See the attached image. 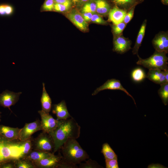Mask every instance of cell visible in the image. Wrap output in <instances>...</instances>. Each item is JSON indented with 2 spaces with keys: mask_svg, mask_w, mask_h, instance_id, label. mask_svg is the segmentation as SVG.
Returning a JSON list of instances; mask_svg holds the SVG:
<instances>
[{
  "mask_svg": "<svg viewBox=\"0 0 168 168\" xmlns=\"http://www.w3.org/2000/svg\"><path fill=\"white\" fill-rule=\"evenodd\" d=\"M32 139L9 140L0 134V164L25 157L33 149Z\"/></svg>",
  "mask_w": 168,
  "mask_h": 168,
  "instance_id": "obj_1",
  "label": "cell"
},
{
  "mask_svg": "<svg viewBox=\"0 0 168 168\" xmlns=\"http://www.w3.org/2000/svg\"><path fill=\"white\" fill-rule=\"evenodd\" d=\"M81 127L72 117L58 120L56 127L48 133L52 137L54 144L53 153L60 149L69 138L77 139L80 137Z\"/></svg>",
  "mask_w": 168,
  "mask_h": 168,
  "instance_id": "obj_2",
  "label": "cell"
},
{
  "mask_svg": "<svg viewBox=\"0 0 168 168\" xmlns=\"http://www.w3.org/2000/svg\"><path fill=\"white\" fill-rule=\"evenodd\" d=\"M76 139H68L60 148L62 155V161L75 165L80 164L89 158L87 152L82 147Z\"/></svg>",
  "mask_w": 168,
  "mask_h": 168,
  "instance_id": "obj_3",
  "label": "cell"
},
{
  "mask_svg": "<svg viewBox=\"0 0 168 168\" xmlns=\"http://www.w3.org/2000/svg\"><path fill=\"white\" fill-rule=\"evenodd\" d=\"M164 52L155 51L149 58L143 59L137 55L138 60L136 63L138 65L150 69H159L162 70L168 69V57Z\"/></svg>",
  "mask_w": 168,
  "mask_h": 168,
  "instance_id": "obj_4",
  "label": "cell"
},
{
  "mask_svg": "<svg viewBox=\"0 0 168 168\" xmlns=\"http://www.w3.org/2000/svg\"><path fill=\"white\" fill-rule=\"evenodd\" d=\"M33 149L52 153L54 147L53 140L47 133L42 132L32 139Z\"/></svg>",
  "mask_w": 168,
  "mask_h": 168,
  "instance_id": "obj_5",
  "label": "cell"
},
{
  "mask_svg": "<svg viewBox=\"0 0 168 168\" xmlns=\"http://www.w3.org/2000/svg\"><path fill=\"white\" fill-rule=\"evenodd\" d=\"M41 130L42 128L40 121L39 119L31 123H26L21 129L19 139L21 141L26 140L31 138L34 133Z\"/></svg>",
  "mask_w": 168,
  "mask_h": 168,
  "instance_id": "obj_6",
  "label": "cell"
},
{
  "mask_svg": "<svg viewBox=\"0 0 168 168\" xmlns=\"http://www.w3.org/2000/svg\"><path fill=\"white\" fill-rule=\"evenodd\" d=\"M105 90H120L124 92L132 98L135 104L136 103L134 99L127 91L123 86L120 81L115 79H111L107 80L103 85L97 88L92 93V96L96 95L100 91Z\"/></svg>",
  "mask_w": 168,
  "mask_h": 168,
  "instance_id": "obj_7",
  "label": "cell"
},
{
  "mask_svg": "<svg viewBox=\"0 0 168 168\" xmlns=\"http://www.w3.org/2000/svg\"><path fill=\"white\" fill-rule=\"evenodd\" d=\"M22 92H14L6 90L0 94V105L7 108L12 111L10 107L14 105L19 100Z\"/></svg>",
  "mask_w": 168,
  "mask_h": 168,
  "instance_id": "obj_8",
  "label": "cell"
},
{
  "mask_svg": "<svg viewBox=\"0 0 168 168\" xmlns=\"http://www.w3.org/2000/svg\"><path fill=\"white\" fill-rule=\"evenodd\" d=\"M38 112L41 117L40 122L43 131L48 133L56 127L58 120L54 119L49 113H46L42 110L38 111Z\"/></svg>",
  "mask_w": 168,
  "mask_h": 168,
  "instance_id": "obj_9",
  "label": "cell"
},
{
  "mask_svg": "<svg viewBox=\"0 0 168 168\" xmlns=\"http://www.w3.org/2000/svg\"><path fill=\"white\" fill-rule=\"evenodd\" d=\"M62 159L60 153L58 155L53 154L50 156L34 163L36 168H58Z\"/></svg>",
  "mask_w": 168,
  "mask_h": 168,
  "instance_id": "obj_10",
  "label": "cell"
},
{
  "mask_svg": "<svg viewBox=\"0 0 168 168\" xmlns=\"http://www.w3.org/2000/svg\"><path fill=\"white\" fill-rule=\"evenodd\" d=\"M153 45L156 51L168 52V35L167 32H161L157 34L152 41Z\"/></svg>",
  "mask_w": 168,
  "mask_h": 168,
  "instance_id": "obj_11",
  "label": "cell"
},
{
  "mask_svg": "<svg viewBox=\"0 0 168 168\" xmlns=\"http://www.w3.org/2000/svg\"><path fill=\"white\" fill-rule=\"evenodd\" d=\"M131 42L122 35H116L113 42V50L118 53L123 54L131 49Z\"/></svg>",
  "mask_w": 168,
  "mask_h": 168,
  "instance_id": "obj_12",
  "label": "cell"
},
{
  "mask_svg": "<svg viewBox=\"0 0 168 168\" xmlns=\"http://www.w3.org/2000/svg\"><path fill=\"white\" fill-rule=\"evenodd\" d=\"M69 19L78 29L83 31L87 29V22L83 18L81 13L76 10L74 9L67 15Z\"/></svg>",
  "mask_w": 168,
  "mask_h": 168,
  "instance_id": "obj_13",
  "label": "cell"
},
{
  "mask_svg": "<svg viewBox=\"0 0 168 168\" xmlns=\"http://www.w3.org/2000/svg\"><path fill=\"white\" fill-rule=\"evenodd\" d=\"M52 107V113L56 114L57 120L64 119L71 117L64 100L58 104L53 105Z\"/></svg>",
  "mask_w": 168,
  "mask_h": 168,
  "instance_id": "obj_14",
  "label": "cell"
},
{
  "mask_svg": "<svg viewBox=\"0 0 168 168\" xmlns=\"http://www.w3.org/2000/svg\"><path fill=\"white\" fill-rule=\"evenodd\" d=\"M21 128L0 125V134L9 140L19 139Z\"/></svg>",
  "mask_w": 168,
  "mask_h": 168,
  "instance_id": "obj_15",
  "label": "cell"
},
{
  "mask_svg": "<svg viewBox=\"0 0 168 168\" xmlns=\"http://www.w3.org/2000/svg\"><path fill=\"white\" fill-rule=\"evenodd\" d=\"M146 77L157 84L166 83L164 71L159 69H149Z\"/></svg>",
  "mask_w": 168,
  "mask_h": 168,
  "instance_id": "obj_16",
  "label": "cell"
},
{
  "mask_svg": "<svg viewBox=\"0 0 168 168\" xmlns=\"http://www.w3.org/2000/svg\"><path fill=\"white\" fill-rule=\"evenodd\" d=\"M126 13L125 10L115 6L110 9L109 13V19L114 24H117L123 21Z\"/></svg>",
  "mask_w": 168,
  "mask_h": 168,
  "instance_id": "obj_17",
  "label": "cell"
},
{
  "mask_svg": "<svg viewBox=\"0 0 168 168\" xmlns=\"http://www.w3.org/2000/svg\"><path fill=\"white\" fill-rule=\"evenodd\" d=\"M53 154H54L32 149L25 158L29 160L34 163L42 159L49 157Z\"/></svg>",
  "mask_w": 168,
  "mask_h": 168,
  "instance_id": "obj_18",
  "label": "cell"
},
{
  "mask_svg": "<svg viewBox=\"0 0 168 168\" xmlns=\"http://www.w3.org/2000/svg\"><path fill=\"white\" fill-rule=\"evenodd\" d=\"M40 101L41 110L46 113H49L52 108V101L45 89L44 83H43V91Z\"/></svg>",
  "mask_w": 168,
  "mask_h": 168,
  "instance_id": "obj_19",
  "label": "cell"
},
{
  "mask_svg": "<svg viewBox=\"0 0 168 168\" xmlns=\"http://www.w3.org/2000/svg\"><path fill=\"white\" fill-rule=\"evenodd\" d=\"M147 20H145L143 22L138 33L135 44L133 48L132 52L133 54H138L139 48L141 44L145 35L147 25Z\"/></svg>",
  "mask_w": 168,
  "mask_h": 168,
  "instance_id": "obj_20",
  "label": "cell"
},
{
  "mask_svg": "<svg viewBox=\"0 0 168 168\" xmlns=\"http://www.w3.org/2000/svg\"><path fill=\"white\" fill-rule=\"evenodd\" d=\"M96 4V12L99 15H106L110 10V5L105 0H94Z\"/></svg>",
  "mask_w": 168,
  "mask_h": 168,
  "instance_id": "obj_21",
  "label": "cell"
},
{
  "mask_svg": "<svg viewBox=\"0 0 168 168\" xmlns=\"http://www.w3.org/2000/svg\"><path fill=\"white\" fill-rule=\"evenodd\" d=\"M105 160L117 159V155L107 143H104L101 151Z\"/></svg>",
  "mask_w": 168,
  "mask_h": 168,
  "instance_id": "obj_22",
  "label": "cell"
},
{
  "mask_svg": "<svg viewBox=\"0 0 168 168\" xmlns=\"http://www.w3.org/2000/svg\"><path fill=\"white\" fill-rule=\"evenodd\" d=\"M14 163L15 168H36L33 162L25 157L15 161Z\"/></svg>",
  "mask_w": 168,
  "mask_h": 168,
  "instance_id": "obj_23",
  "label": "cell"
},
{
  "mask_svg": "<svg viewBox=\"0 0 168 168\" xmlns=\"http://www.w3.org/2000/svg\"><path fill=\"white\" fill-rule=\"evenodd\" d=\"M161 87L158 91V94L165 105L168 103V83L160 85Z\"/></svg>",
  "mask_w": 168,
  "mask_h": 168,
  "instance_id": "obj_24",
  "label": "cell"
},
{
  "mask_svg": "<svg viewBox=\"0 0 168 168\" xmlns=\"http://www.w3.org/2000/svg\"><path fill=\"white\" fill-rule=\"evenodd\" d=\"M131 76L133 81L137 82H140L146 77L145 72L140 68L134 69L132 72Z\"/></svg>",
  "mask_w": 168,
  "mask_h": 168,
  "instance_id": "obj_25",
  "label": "cell"
},
{
  "mask_svg": "<svg viewBox=\"0 0 168 168\" xmlns=\"http://www.w3.org/2000/svg\"><path fill=\"white\" fill-rule=\"evenodd\" d=\"M81 12L96 13V4L94 0H90L83 4Z\"/></svg>",
  "mask_w": 168,
  "mask_h": 168,
  "instance_id": "obj_26",
  "label": "cell"
},
{
  "mask_svg": "<svg viewBox=\"0 0 168 168\" xmlns=\"http://www.w3.org/2000/svg\"><path fill=\"white\" fill-rule=\"evenodd\" d=\"M117 5L124 8H128L134 6L136 2V0H112Z\"/></svg>",
  "mask_w": 168,
  "mask_h": 168,
  "instance_id": "obj_27",
  "label": "cell"
},
{
  "mask_svg": "<svg viewBox=\"0 0 168 168\" xmlns=\"http://www.w3.org/2000/svg\"><path fill=\"white\" fill-rule=\"evenodd\" d=\"M13 8L10 5L7 4H0V15H9L13 12Z\"/></svg>",
  "mask_w": 168,
  "mask_h": 168,
  "instance_id": "obj_28",
  "label": "cell"
},
{
  "mask_svg": "<svg viewBox=\"0 0 168 168\" xmlns=\"http://www.w3.org/2000/svg\"><path fill=\"white\" fill-rule=\"evenodd\" d=\"M79 166L80 168H100L101 166L95 161L91 159L88 160L84 163H80Z\"/></svg>",
  "mask_w": 168,
  "mask_h": 168,
  "instance_id": "obj_29",
  "label": "cell"
},
{
  "mask_svg": "<svg viewBox=\"0 0 168 168\" xmlns=\"http://www.w3.org/2000/svg\"><path fill=\"white\" fill-rule=\"evenodd\" d=\"M126 25V24L123 21L118 24L113 25L112 30L115 36L121 34Z\"/></svg>",
  "mask_w": 168,
  "mask_h": 168,
  "instance_id": "obj_30",
  "label": "cell"
},
{
  "mask_svg": "<svg viewBox=\"0 0 168 168\" xmlns=\"http://www.w3.org/2000/svg\"><path fill=\"white\" fill-rule=\"evenodd\" d=\"M55 3L54 0H45L42 7V9L45 11H54Z\"/></svg>",
  "mask_w": 168,
  "mask_h": 168,
  "instance_id": "obj_31",
  "label": "cell"
},
{
  "mask_svg": "<svg viewBox=\"0 0 168 168\" xmlns=\"http://www.w3.org/2000/svg\"><path fill=\"white\" fill-rule=\"evenodd\" d=\"M91 21L98 24L105 25L107 24L105 21L104 20L99 14L96 13L93 14Z\"/></svg>",
  "mask_w": 168,
  "mask_h": 168,
  "instance_id": "obj_32",
  "label": "cell"
},
{
  "mask_svg": "<svg viewBox=\"0 0 168 168\" xmlns=\"http://www.w3.org/2000/svg\"><path fill=\"white\" fill-rule=\"evenodd\" d=\"M71 6L55 3L54 11L58 12H63L68 10Z\"/></svg>",
  "mask_w": 168,
  "mask_h": 168,
  "instance_id": "obj_33",
  "label": "cell"
},
{
  "mask_svg": "<svg viewBox=\"0 0 168 168\" xmlns=\"http://www.w3.org/2000/svg\"><path fill=\"white\" fill-rule=\"evenodd\" d=\"M106 168H119L117 159L105 160Z\"/></svg>",
  "mask_w": 168,
  "mask_h": 168,
  "instance_id": "obj_34",
  "label": "cell"
},
{
  "mask_svg": "<svg viewBox=\"0 0 168 168\" xmlns=\"http://www.w3.org/2000/svg\"><path fill=\"white\" fill-rule=\"evenodd\" d=\"M135 7H131L129 11L127 13L124 19L123 22L126 24L128 23L132 18L133 14Z\"/></svg>",
  "mask_w": 168,
  "mask_h": 168,
  "instance_id": "obj_35",
  "label": "cell"
},
{
  "mask_svg": "<svg viewBox=\"0 0 168 168\" xmlns=\"http://www.w3.org/2000/svg\"><path fill=\"white\" fill-rule=\"evenodd\" d=\"M15 161H10L0 164V168H15Z\"/></svg>",
  "mask_w": 168,
  "mask_h": 168,
  "instance_id": "obj_36",
  "label": "cell"
},
{
  "mask_svg": "<svg viewBox=\"0 0 168 168\" xmlns=\"http://www.w3.org/2000/svg\"><path fill=\"white\" fill-rule=\"evenodd\" d=\"M93 13L87 12H82L81 14L85 20L87 22L90 21Z\"/></svg>",
  "mask_w": 168,
  "mask_h": 168,
  "instance_id": "obj_37",
  "label": "cell"
},
{
  "mask_svg": "<svg viewBox=\"0 0 168 168\" xmlns=\"http://www.w3.org/2000/svg\"><path fill=\"white\" fill-rule=\"evenodd\" d=\"M55 3L71 6L72 2L71 0H54Z\"/></svg>",
  "mask_w": 168,
  "mask_h": 168,
  "instance_id": "obj_38",
  "label": "cell"
},
{
  "mask_svg": "<svg viewBox=\"0 0 168 168\" xmlns=\"http://www.w3.org/2000/svg\"><path fill=\"white\" fill-rule=\"evenodd\" d=\"M147 168H166L162 165L159 164H152L148 165Z\"/></svg>",
  "mask_w": 168,
  "mask_h": 168,
  "instance_id": "obj_39",
  "label": "cell"
},
{
  "mask_svg": "<svg viewBox=\"0 0 168 168\" xmlns=\"http://www.w3.org/2000/svg\"><path fill=\"white\" fill-rule=\"evenodd\" d=\"M90 0H80L77 5L78 6H82L86 2Z\"/></svg>",
  "mask_w": 168,
  "mask_h": 168,
  "instance_id": "obj_40",
  "label": "cell"
},
{
  "mask_svg": "<svg viewBox=\"0 0 168 168\" xmlns=\"http://www.w3.org/2000/svg\"><path fill=\"white\" fill-rule=\"evenodd\" d=\"M165 75L166 82L168 83V69L163 70Z\"/></svg>",
  "mask_w": 168,
  "mask_h": 168,
  "instance_id": "obj_41",
  "label": "cell"
},
{
  "mask_svg": "<svg viewBox=\"0 0 168 168\" xmlns=\"http://www.w3.org/2000/svg\"><path fill=\"white\" fill-rule=\"evenodd\" d=\"M80 0H71L73 4L75 5L77 4Z\"/></svg>",
  "mask_w": 168,
  "mask_h": 168,
  "instance_id": "obj_42",
  "label": "cell"
},
{
  "mask_svg": "<svg viewBox=\"0 0 168 168\" xmlns=\"http://www.w3.org/2000/svg\"><path fill=\"white\" fill-rule=\"evenodd\" d=\"M162 2L164 4H167L168 3V0H162Z\"/></svg>",
  "mask_w": 168,
  "mask_h": 168,
  "instance_id": "obj_43",
  "label": "cell"
},
{
  "mask_svg": "<svg viewBox=\"0 0 168 168\" xmlns=\"http://www.w3.org/2000/svg\"><path fill=\"white\" fill-rule=\"evenodd\" d=\"M1 112H0V122L1 121Z\"/></svg>",
  "mask_w": 168,
  "mask_h": 168,
  "instance_id": "obj_44",
  "label": "cell"
},
{
  "mask_svg": "<svg viewBox=\"0 0 168 168\" xmlns=\"http://www.w3.org/2000/svg\"><path fill=\"white\" fill-rule=\"evenodd\" d=\"M140 0V1H142V0Z\"/></svg>",
  "mask_w": 168,
  "mask_h": 168,
  "instance_id": "obj_45",
  "label": "cell"
}]
</instances>
